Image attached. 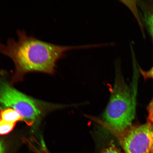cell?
Wrapping results in <instances>:
<instances>
[{
    "mask_svg": "<svg viewBox=\"0 0 153 153\" xmlns=\"http://www.w3.org/2000/svg\"><path fill=\"white\" fill-rule=\"evenodd\" d=\"M18 40L9 38L5 44L0 43V53L14 63L15 71L12 82L22 81L28 73L55 74L56 64L72 50L91 48L90 45L62 46L47 42L28 36L25 30L17 31Z\"/></svg>",
    "mask_w": 153,
    "mask_h": 153,
    "instance_id": "6da1fadb",
    "label": "cell"
},
{
    "mask_svg": "<svg viewBox=\"0 0 153 153\" xmlns=\"http://www.w3.org/2000/svg\"><path fill=\"white\" fill-rule=\"evenodd\" d=\"M115 78L110 100L105 110L103 120L117 128L123 129L131 125L134 119V96L122 76L119 65L115 63Z\"/></svg>",
    "mask_w": 153,
    "mask_h": 153,
    "instance_id": "7a4b0ae2",
    "label": "cell"
},
{
    "mask_svg": "<svg viewBox=\"0 0 153 153\" xmlns=\"http://www.w3.org/2000/svg\"><path fill=\"white\" fill-rule=\"evenodd\" d=\"M88 118L97 122L113 135L125 153H151L153 150V129L148 123L131 124L117 128L91 116Z\"/></svg>",
    "mask_w": 153,
    "mask_h": 153,
    "instance_id": "3957f363",
    "label": "cell"
},
{
    "mask_svg": "<svg viewBox=\"0 0 153 153\" xmlns=\"http://www.w3.org/2000/svg\"><path fill=\"white\" fill-rule=\"evenodd\" d=\"M0 104L16 110L28 126L37 123L42 114L39 102L20 92L3 79L0 80Z\"/></svg>",
    "mask_w": 153,
    "mask_h": 153,
    "instance_id": "277c9868",
    "label": "cell"
},
{
    "mask_svg": "<svg viewBox=\"0 0 153 153\" xmlns=\"http://www.w3.org/2000/svg\"><path fill=\"white\" fill-rule=\"evenodd\" d=\"M23 141L34 153H50L48 150L43 139H41L40 141L34 138L30 139V140L23 139Z\"/></svg>",
    "mask_w": 153,
    "mask_h": 153,
    "instance_id": "5b68a950",
    "label": "cell"
},
{
    "mask_svg": "<svg viewBox=\"0 0 153 153\" xmlns=\"http://www.w3.org/2000/svg\"><path fill=\"white\" fill-rule=\"evenodd\" d=\"M0 118L5 121L15 124L23 120L19 113L11 108H6L0 110Z\"/></svg>",
    "mask_w": 153,
    "mask_h": 153,
    "instance_id": "8992f818",
    "label": "cell"
},
{
    "mask_svg": "<svg viewBox=\"0 0 153 153\" xmlns=\"http://www.w3.org/2000/svg\"><path fill=\"white\" fill-rule=\"evenodd\" d=\"M16 124L9 123L0 118V135H5L10 133Z\"/></svg>",
    "mask_w": 153,
    "mask_h": 153,
    "instance_id": "52a82bcc",
    "label": "cell"
},
{
    "mask_svg": "<svg viewBox=\"0 0 153 153\" xmlns=\"http://www.w3.org/2000/svg\"><path fill=\"white\" fill-rule=\"evenodd\" d=\"M100 153H122L112 143L101 151Z\"/></svg>",
    "mask_w": 153,
    "mask_h": 153,
    "instance_id": "ba28073f",
    "label": "cell"
},
{
    "mask_svg": "<svg viewBox=\"0 0 153 153\" xmlns=\"http://www.w3.org/2000/svg\"><path fill=\"white\" fill-rule=\"evenodd\" d=\"M148 111L147 123L152 126L153 129V98L148 107Z\"/></svg>",
    "mask_w": 153,
    "mask_h": 153,
    "instance_id": "9c48e42d",
    "label": "cell"
},
{
    "mask_svg": "<svg viewBox=\"0 0 153 153\" xmlns=\"http://www.w3.org/2000/svg\"><path fill=\"white\" fill-rule=\"evenodd\" d=\"M147 22L153 39V14L149 17Z\"/></svg>",
    "mask_w": 153,
    "mask_h": 153,
    "instance_id": "30bf717a",
    "label": "cell"
},
{
    "mask_svg": "<svg viewBox=\"0 0 153 153\" xmlns=\"http://www.w3.org/2000/svg\"><path fill=\"white\" fill-rule=\"evenodd\" d=\"M0 153H7L6 146L1 140H0Z\"/></svg>",
    "mask_w": 153,
    "mask_h": 153,
    "instance_id": "8fae6325",
    "label": "cell"
},
{
    "mask_svg": "<svg viewBox=\"0 0 153 153\" xmlns=\"http://www.w3.org/2000/svg\"><path fill=\"white\" fill-rule=\"evenodd\" d=\"M153 153V150L152 151V153Z\"/></svg>",
    "mask_w": 153,
    "mask_h": 153,
    "instance_id": "7c38bea8",
    "label": "cell"
}]
</instances>
